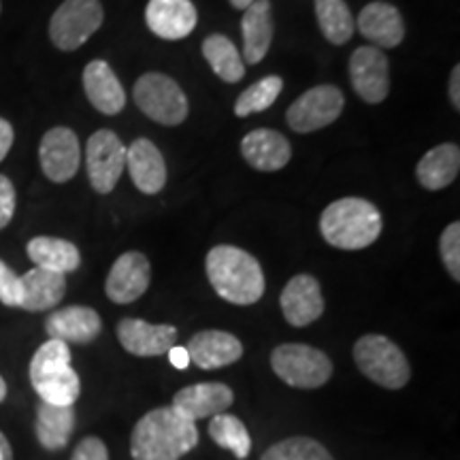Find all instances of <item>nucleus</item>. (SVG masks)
<instances>
[{"mask_svg": "<svg viewBox=\"0 0 460 460\" xmlns=\"http://www.w3.org/2000/svg\"><path fill=\"white\" fill-rule=\"evenodd\" d=\"M190 362L199 369L214 371L234 365L243 356V343L237 337L224 331H200L186 345Z\"/></svg>", "mask_w": 460, "mask_h": 460, "instance_id": "obj_19", "label": "nucleus"}, {"mask_svg": "<svg viewBox=\"0 0 460 460\" xmlns=\"http://www.w3.org/2000/svg\"><path fill=\"white\" fill-rule=\"evenodd\" d=\"M13 137H15L13 126H11L7 119L0 118V163L7 158L9 149H11V146H13Z\"/></svg>", "mask_w": 460, "mask_h": 460, "instance_id": "obj_38", "label": "nucleus"}, {"mask_svg": "<svg viewBox=\"0 0 460 460\" xmlns=\"http://www.w3.org/2000/svg\"><path fill=\"white\" fill-rule=\"evenodd\" d=\"M126 166L132 183L143 194H158L166 183V164L160 149L149 139H137L126 147Z\"/></svg>", "mask_w": 460, "mask_h": 460, "instance_id": "obj_23", "label": "nucleus"}, {"mask_svg": "<svg viewBox=\"0 0 460 460\" xmlns=\"http://www.w3.org/2000/svg\"><path fill=\"white\" fill-rule=\"evenodd\" d=\"M15 214V188L9 177L0 175V230L7 228Z\"/></svg>", "mask_w": 460, "mask_h": 460, "instance_id": "obj_37", "label": "nucleus"}, {"mask_svg": "<svg viewBox=\"0 0 460 460\" xmlns=\"http://www.w3.org/2000/svg\"><path fill=\"white\" fill-rule=\"evenodd\" d=\"M85 169L90 186L99 194H109L118 186L126 169V146L113 130H96L85 146Z\"/></svg>", "mask_w": 460, "mask_h": 460, "instance_id": "obj_9", "label": "nucleus"}, {"mask_svg": "<svg viewBox=\"0 0 460 460\" xmlns=\"http://www.w3.org/2000/svg\"><path fill=\"white\" fill-rule=\"evenodd\" d=\"M66 295V278L60 273L31 269L22 275V309L26 312H48Z\"/></svg>", "mask_w": 460, "mask_h": 460, "instance_id": "obj_25", "label": "nucleus"}, {"mask_svg": "<svg viewBox=\"0 0 460 460\" xmlns=\"http://www.w3.org/2000/svg\"><path fill=\"white\" fill-rule=\"evenodd\" d=\"M273 373L288 386L315 390L332 376V362L322 349L305 343H281L271 352Z\"/></svg>", "mask_w": 460, "mask_h": 460, "instance_id": "obj_6", "label": "nucleus"}, {"mask_svg": "<svg viewBox=\"0 0 460 460\" xmlns=\"http://www.w3.org/2000/svg\"><path fill=\"white\" fill-rule=\"evenodd\" d=\"M261 460H335L320 441L312 437H288L273 444Z\"/></svg>", "mask_w": 460, "mask_h": 460, "instance_id": "obj_33", "label": "nucleus"}, {"mask_svg": "<svg viewBox=\"0 0 460 460\" xmlns=\"http://www.w3.org/2000/svg\"><path fill=\"white\" fill-rule=\"evenodd\" d=\"M343 105L345 96L337 85H315L292 102L286 119L292 130L315 132L335 122L343 111Z\"/></svg>", "mask_w": 460, "mask_h": 460, "instance_id": "obj_10", "label": "nucleus"}, {"mask_svg": "<svg viewBox=\"0 0 460 460\" xmlns=\"http://www.w3.org/2000/svg\"><path fill=\"white\" fill-rule=\"evenodd\" d=\"M203 56L222 82L237 84L245 75V62L239 49L224 34H211L203 41Z\"/></svg>", "mask_w": 460, "mask_h": 460, "instance_id": "obj_29", "label": "nucleus"}, {"mask_svg": "<svg viewBox=\"0 0 460 460\" xmlns=\"http://www.w3.org/2000/svg\"><path fill=\"white\" fill-rule=\"evenodd\" d=\"M320 233L337 250H365L382 234V214L365 199H339L322 211Z\"/></svg>", "mask_w": 460, "mask_h": 460, "instance_id": "obj_3", "label": "nucleus"}, {"mask_svg": "<svg viewBox=\"0 0 460 460\" xmlns=\"http://www.w3.org/2000/svg\"><path fill=\"white\" fill-rule=\"evenodd\" d=\"M75 430V410L66 405H49L41 402L37 410V424H34V433H37L39 444L48 452L65 450L71 441Z\"/></svg>", "mask_w": 460, "mask_h": 460, "instance_id": "obj_28", "label": "nucleus"}, {"mask_svg": "<svg viewBox=\"0 0 460 460\" xmlns=\"http://www.w3.org/2000/svg\"><path fill=\"white\" fill-rule=\"evenodd\" d=\"M199 429L171 405L139 418L130 435L132 460H180L199 446Z\"/></svg>", "mask_w": 460, "mask_h": 460, "instance_id": "obj_1", "label": "nucleus"}, {"mask_svg": "<svg viewBox=\"0 0 460 460\" xmlns=\"http://www.w3.org/2000/svg\"><path fill=\"white\" fill-rule=\"evenodd\" d=\"M7 399V382H4L3 376H0V402Z\"/></svg>", "mask_w": 460, "mask_h": 460, "instance_id": "obj_43", "label": "nucleus"}, {"mask_svg": "<svg viewBox=\"0 0 460 460\" xmlns=\"http://www.w3.org/2000/svg\"><path fill=\"white\" fill-rule=\"evenodd\" d=\"M101 315L92 307H84V305L56 309L45 320V332H48L49 339H58V341H65L66 345L92 343L101 335Z\"/></svg>", "mask_w": 460, "mask_h": 460, "instance_id": "obj_18", "label": "nucleus"}, {"mask_svg": "<svg viewBox=\"0 0 460 460\" xmlns=\"http://www.w3.org/2000/svg\"><path fill=\"white\" fill-rule=\"evenodd\" d=\"M71 460H109V450L99 437H84L73 450Z\"/></svg>", "mask_w": 460, "mask_h": 460, "instance_id": "obj_36", "label": "nucleus"}, {"mask_svg": "<svg viewBox=\"0 0 460 460\" xmlns=\"http://www.w3.org/2000/svg\"><path fill=\"white\" fill-rule=\"evenodd\" d=\"M450 101L454 109H460V66L452 68L450 75Z\"/></svg>", "mask_w": 460, "mask_h": 460, "instance_id": "obj_40", "label": "nucleus"}, {"mask_svg": "<svg viewBox=\"0 0 460 460\" xmlns=\"http://www.w3.org/2000/svg\"><path fill=\"white\" fill-rule=\"evenodd\" d=\"M241 31H243V62L247 65H258L269 54L273 43V11L269 0H254L245 9L243 20H241Z\"/></svg>", "mask_w": 460, "mask_h": 460, "instance_id": "obj_24", "label": "nucleus"}, {"mask_svg": "<svg viewBox=\"0 0 460 460\" xmlns=\"http://www.w3.org/2000/svg\"><path fill=\"white\" fill-rule=\"evenodd\" d=\"M152 279V267L141 252H126L113 262L107 275L105 292L109 301L118 305H128L139 301L146 295Z\"/></svg>", "mask_w": 460, "mask_h": 460, "instance_id": "obj_13", "label": "nucleus"}, {"mask_svg": "<svg viewBox=\"0 0 460 460\" xmlns=\"http://www.w3.org/2000/svg\"><path fill=\"white\" fill-rule=\"evenodd\" d=\"M31 384L41 402L73 407L82 394V379L71 365V348L49 339L31 360Z\"/></svg>", "mask_w": 460, "mask_h": 460, "instance_id": "obj_4", "label": "nucleus"}, {"mask_svg": "<svg viewBox=\"0 0 460 460\" xmlns=\"http://www.w3.org/2000/svg\"><path fill=\"white\" fill-rule=\"evenodd\" d=\"M118 339L132 356H163L177 343V329L171 324H149L139 318H124L118 324Z\"/></svg>", "mask_w": 460, "mask_h": 460, "instance_id": "obj_16", "label": "nucleus"}, {"mask_svg": "<svg viewBox=\"0 0 460 460\" xmlns=\"http://www.w3.org/2000/svg\"><path fill=\"white\" fill-rule=\"evenodd\" d=\"M101 0H65L49 22V39L58 49L75 51L102 26Z\"/></svg>", "mask_w": 460, "mask_h": 460, "instance_id": "obj_8", "label": "nucleus"}, {"mask_svg": "<svg viewBox=\"0 0 460 460\" xmlns=\"http://www.w3.org/2000/svg\"><path fill=\"white\" fill-rule=\"evenodd\" d=\"M39 160L49 181H71L82 164V146H79L77 135L66 126H56L48 130L39 147Z\"/></svg>", "mask_w": 460, "mask_h": 460, "instance_id": "obj_11", "label": "nucleus"}, {"mask_svg": "<svg viewBox=\"0 0 460 460\" xmlns=\"http://www.w3.org/2000/svg\"><path fill=\"white\" fill-rule=\"evenodd\" d=\"M0 303L4 307L22 305V278L4 261H0Z\"/></svg>", "mask_w": 460, "mask_h": 460, "instance_id": "obj_35", "label": "nucleus"}, {"mask_svg": "<svg viewBox=\"0 0 460 460\" xmlns=\"http://www.w3.org/2000/svg\"><path fill=\"white\" fill-rule=\"evenodd\" d=\"M279 305L288 324L296 326V329L309 326L324 314V296H322L320 281L307 273L295 275L281 292Z\"/></svg>", "mask_w": 460, "mask_h": 460, "instance_id": "obj_14", "label": "nucleus"}, {"mask_svg": "<svg viewBox=\"0 0 460 460\" xmlns=\"http://www.w3.org/2000/svg\"><path fill=\"white\" fill-rule=\"evenodd\" d=\"M439 254L447 273L454 281H460V224L452 222L439 239Z\"/></svg>", "mask_w": 460, "mask_h": 460, "instance_id": "obj_34", "label": "nucleus"}, {"mask_svg": "<svg viewBox=\"0 0 460 460\" xmlns=\"http://www.w3.org/2000/svg\"><path fill=\"white\" fill-rule=\"evenodd\" d=\"M28 258L34 262L37 269H45L51 273H73L82 264V254L77 245L66 239L58 237H34L26 245Z\"/></svg>", "mask_w": 460, "mask_h": 460, "instance_id": "obj_26", "label": "nucleus"}, {"mask_svg": "<svg viewBox=\"0 0 460 460\" xmlns=\"http://www.w3.org/2000/svg\"><path fill=\"white\" fill-rule=\"evenodd\" d=\"M84 90L96 111L118 115L126 107L124 85L105 60H92L84 68Z\"/></svg>", "mask_w": 460, "mask_h": 460, "instance_id": "obj_22", "label": "nucleus"}, {"mask_svg": "<svg viewBox=\"0 0 460 460\" xmlns=\"http://www.w3.org/2000/svg\"><path fill=\"white\" fill-rule=\"evenodd\" d=\"M252 3H254V0H230V4H233L234 9H243V11L250 7Z\"/></svg>", "mask_w": 460, "mask_h": 460, "instance_id": "obj_42", "label": "nucleus"}, {"mask_svg": "<svg viewBox=\"0 0 460 460\" xmlns=\"http://www.w3.org/2000/svg\"><path fill=\"white\" fill-rule=\"evenodd\" d=\"M166 354H169L171 365L175 367V369H188L190 354H188L186 348H181V345H172V348Z\"/></svg>", "mask_w": 460, "mask_h": 460, "instance_id": "obj_39", "label": "nucleus"}, {"mask_svg": "<svg viewBox=\"0 0 460 460\" xmlns=\"http://www.w3.org/2000/svg\"><path fill=\"white\" fill-rule=\"evenodd\" d=\"M0 460H13V447H11L3 430H0Z\"/></svg>", "mask_w": 460, "mask_h": 460, "instance_id": "obj_41", "label": "nucleus"}, {"mask_svg": "<svg viewBox=\"0 0 460 460\" xmlns=\"http://www.w3.org/2000/svg\"><path fill=\"white\" fill-rule=\"evenodd\" d=\"M214 444H217L224 450L233 452L239 460H245L252 452V437L250 430L241 418L233 416V413H217V416L211 418L209 429H207Z\"/></svg>", "mask_w": 460, "mask_h": 460, "instance_id": "obj_31", "label": "nucleus"}, {"mask_svg": "<svg viewBox=\"0 0 460 460\" xmlns=\"http://www.w3.org/2000/svg\"><path fill=\"white\" fill-rule=\"evenodd\" d=\"M315 17L322 34L332 45H345L354 34V17L345 0H315Z\"/></svg>", "mask_w": 460, "mask_h": 460, "instance_id": "obj_30", "label": "nucleus"}, {"mask_svg": "<svg viewBox=\"0 0 460 460\" xmlns=\"http://www.w3.org/2000/svg\"><path fill=\"white\" fill-rule=\"evenodd\" d=\"M460 149L454 143H441L427 152L416 166L420 186L427 190H444L458 177Z\"/></svg>", "mask_w": 460, "mask_h": 460, "instance_id": "obj_27", "label": "nucleus"}, {"mask_svg": "<svg viewBox=\"0 0 460 460\" xmlns=\"http://www.w3.org/2000/svg\"><path fill=\"white\" fill-rule=\"evenodd\" d=\"M234 402V393L230 386L220 382H203L181 388L172 396L171 407L190 422L197 424L199 420L214 418L224 413Z\"/></svg>", "mask_w": 460, "mask_h": 460, "instance_id": "obj_15", "label": "nucleus"}, {"mask_svg": "<svg viewBox=\"0 0 460 460\" xmlns=\"http://www.w3.org/2000/svg\"><path fill=\"white\" fill-rule=\"evenodd\" d=\"M132 96L149 119L163 126H180L190 113L186 94L169 75L146 73L137 79Z\"/></svg>", "mask_w": 460, "mask_h": 460, "instance_id": "obj_7", "label": "nucleus"}, {"mask_svg": "<svg viewBox=\"0 0 460 460\" xmlns=\"http://www.w3.org/2000/svg\"><path fill=\"white\" fill-rule=\"evenodd\" d=\"M354 362L365 377L386 390H401L411 379V365L402 349L384 335H365L354 345Z\"/></svg>", "mask_w": 460, "mask_h": 460, "instance_id": "obj_5", "label": "nucleus"}, {"mask_svg": "<svg viewBox=\"0 0 460 460\" xmlns=\"http://www.w3.org/2000/svg\"><path fill=\"white\" fill-rule=\"evenodd\" d=\"M349 79H352L356 94L365 102L377 105L386 101L390 92L388 58L373 45L358 48L349 58Z\"/></svg>", "mask_w": 460, "mask_h": 460, "instance_id": "obj_12", "label": "nucleus"}, {"mask_svg": "<svg viewBox=\"0 0 460 460\" xmlns=\"http://www.w3.org/2000/svg\"><path fill=\"white\" fill-rule=\"evenodd\" d=\"M146 22L156 37L180 41L197 28L199 11L192 0H149Z\"/></svg>", "mask_w": 460, "mask_h": 460, "instance_id": "obj_17", "label": "nucleus"}, {"mask_svg": "<svg viewBox=\"0 0 460 460\" xmlns=\"http://www.w3.org/2000/svg\"><path fill=\"white\" fill-rule=\"evenodd\" d=\"M207 278L224 301L233 305H254L264 295V273L261 262L234 245H216L205 261Z\"/></svg>", "mask_w": 460, "mask_h": 460, "instance_id": "obj_2", "label": "nucleus"}, {"mask_svg": "<svg viewBox=\"0 0 460 460\" xmlns=\"http://www.w3.org/2000/svg\"><path fill=\"white\" fill-rule=\"evenodd\" d=\"M241 154H243L245 163L254 166L256 171L273 172L284 169L292 158L290 141L278 130L258 128L252 130L250 135L243 137L241 141Z\"/></svg>", "mask_w": 460, "mask_h": 460, "instance_id": "obj_21", "label": "nucleus"}, {"mask_svg": "<svg viewBox=\"0 0 460 460\" xmlns=\"http://www.w3.org/2000/svg\"><path fill=\"white\" fill-rule=\"evenodd\" d=\"M281 90H284V79L278 77V75H269V77L250 85V88L239 96L237 102H234V113H237L239 118H247V115L252 113H261L278 101Z\"/></svg>", "mask_w": 460, "mask_h": 460, "instance_id": "obj_32", "label": "nucleus"}, {"mask_svg": "<svg viewBox=\"0 0 460 460\" xmlns=\"http://www.w3.org/2000/svg\"><path fill=\"white\" fill-rule=\"evenodd\" d=\"M354 26L358 28V32L367 41L377 45V49H393L405 39V24H402L401 11L393 4L382 3V0L367 4L360 11L358 22Z\"/></svg>", "mask_w": 460, "mask_h": 460, "instance_id": "obj_20", "label": "nucleus"}]
</instances>
